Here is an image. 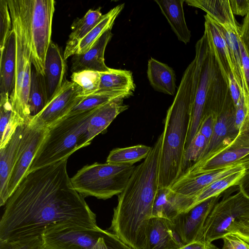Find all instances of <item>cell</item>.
<instances>
[{
  "label": "cell",
  "instance_id": "cell-1",
  "mask_svg": "<svg viewBox=\"0 0 249 249\" xmlns=\"http://www.w3.org/2000/svg\"><path fill=\"white\" fill-rule=\"evenodd\" d=\"M68 159L28 172L7 200L0 241L41 235L58 225L97 227L96 216L71 183Z\"/></svg>",
  "mask_w": 249,
  "mask_h": 249
},
{
  "label": "cell",
  "instance_id": "cell-2",
  "mask_svg": "<svg viewBox=\"0 0 249 249\" xmlns=\"http://www.w3.org/2000/svg\"><path fill=\"white\" fill-rule=\"evenodd\" d=\"M162 133L147 157L136 166L118 203L109 230L133 249H142L147 227L159 190V171Z\"/></svg>",
  "mask_w": 249,
  "mask_h": 249
},
{
  "label": "cell",
  "instance_id": "cell-3",
  "mask_svg": "<svg viewBox=\"0 0 249 249\" xmlns=\"http://www.w3.org/2000/svg\"><path fill=\"white\" fill-rule=\"evenodd\" d=\"M195 50L191 114L185 149L197 133L204 115L209 113L218 115L235 107L228 78L205 27L202 36L196 44Z\"/></svg>",
  "mask_w": 249,
  "mask_h": 249
},
{
  "label": "cell",
  "instance_id": "cell-4",
  "mask_svg": "<svg viewBox=\"0 0 249 249\" xmlns=\"http://www.w3.org/2000/svg\"><path fill=\"white\" fill-rule=\"evenodd\" d=\"M195 60L185 70L173 102L167 111L159 171V188H170L182 174L190 123Z\"/></svg>",
  "mask_w": 249,
  "mask_h": 249
},
{
  "label": "cell",
  "instance_id": "cell-5",
  "mask_svg": "<svg viewBox=\"0 0 249 249\" xmlns=\"http://www.w3.org/2000/svg\"><path fill=\"white\" fill-rule=\"evenodd\" d=\"M16 39V72L10 96L14 112L24 124L31 122L28 99L32 73V50L26 0H7Z\"/></svg>",
  "mask_w": 249,
  "mask_h": 249
},
{
  "label": "cell",
  "instance_id": "cell-6",
  "mask_svg": "<svg viewBox=\"0 0 249 249\" xmlns=\"http://www.w3.org/2000/svg\"><path fill=\"white\" fill-rule=\"evenodd\" d=\"M95 108L68 114L48 127L28 172L68 159L75 151L87 146L86 132Z\"/></svg>",
  "mask_w": 249,
  "mask_h": 249
},
{
  "label": "cell",
  "instance_id": "cell-7",
  "mask_svg": "<svg viewBox=\"0 0 249 249\" xmlns=\"http://www.w3.org/2000/svg\"><path fill=\"white\" fill-rule=\"evenodd\" d=\"M135 167L134 165L95 162L83 166L71 180L83 197L106 200L122 192Z\"/></svg>",
  "mask_w": 249,
  "mask_h": 249
},
{
  "label": "cell",
  "instance_id": "cell-8",
  "mask_svg": "<svg viewBox=\"0 0 249 249\" xmlns=\"http://www.w3.org/2000/svg\"><path fill=\"white\" fill-rule=\"evenodd\" d=\"M249 217V197L238 185V191L217 202L209 214L196 241L207 244L231 234Z\"/></svg>",
  "mask_w": 249,
  "mask_h": 249
},
{
  "label": "cell",
  "instance_id": "cell-9",
  "mask_svg": "<svg viewBox=\"0 0 249 249\" xmlns=\"http://www.w3.org/2000/svg\"><path fill=\"white\" fill-rule=\"evenodd\" d=\"M55 3L53 0H26L32 64L36 70L43 75L46 53L52 42Z\"/></svg>",
  "mask_w": 249,
  "mask_h": 249
},
{
  "label": "cell",
  "instance_id": "cell-10",
  "mask_svg": "<svg viewBox=\"0 0 249 249\" xmlns=\"http://www.w3.org/2000/svg\"><path fill=\"white\" fill-rule=\"evenodd\" d=\"M105 232L98 226L55 225L41 234L42 246L46 249H91Z\"/></svg>",
  "mask_w": 249,
  "mask_h": 249
},
{
  "label": "cell",
  "instance_id": "cell-11",
  "mask_svg": "<svg viewBox=\"0 0 249 249\" xmlns=\"http://www.w3.org/2000/svg\"><path fill=\"white\" fill-rule=\"evenodd\" d=\"M249 157V115L235 138L202 162L192 165L181 176L206 173L243 161Z\"/></svg>",
  "mask_w": 249,
  "mask_h": 249
},
{
  "label": "cell",
  "instance_id": "cell-12",
  "mask_svg": "<svg viewBox=\"0 0 249 249\" xmlns=\"http://www.w3.org/2000/svg\"><path fill=\"white\" fill-rule=\"evenodd\" d=\"M47 130L48 128L33 121L27 124L16 162L8 180L7 188L8 198L28 172L37 151L45 139Z\"/></svg>",
  "mask_w": 249,
  "mask_h": 249
},
{
  "label": "cell",
  "instance_id": "cell-13",
  "mask_svg": "<svg viewBox=\"0 0 249 249\" xmlns=\"http://www.w3.org/2000/svg\"><path fill=\"white\" fill-rule=\"evenodd\" d=\"M81 92L80 86L71 81L66 79L61 88L45 107L32 121L48 128L66 116L85 97L81 95Z\"/></svg>",
  "mask_w": 249,
  "mask_h": 249
},
{
  "label": "cell",
  "instance_id": "cell-14",
  "mask_svg": "<svg viewBox=\"0 0 249 249\" xmlns=\"http://www.w3.org/2000/svg\"><path fill=\"white\" fill-rule=\"evenodd\" d=\"M220 196L209 198L179 214L172 221L184 245L196 241Z\"/></svg>",
  "mask_w": 249,
  "mask_h": 249
},
{
  "label": "cell",
  "instance_id": "cell-15",
  "mask_svg": "<svg viewBox=\"0 0 249 249\" xmlns=\"http://www.w3.org/2000/svg\"><path fill=\"white\" fill-rule=\"evenodd\" d=\"M245 168L249 169V157L210 172L191 177L180 176L170 188L177 193L194 197L198 192L216 180Z\"/></svg>",
  "mask_w": 249,
  "mask_h": 249
},
{
  "label": "cell",
  "instance_id": "cell-16",
  "mask_svg": "<svg viewBox=\"0 0 249 249\" xmlns=\"http://www.w3.org/2000/svg\"><path fill=\"white\" fill-rule=\"evenodd\" d=\"M183 245L172 221L158 217L150 219L142 249H179Z\"/></svg>",
  "mask_w": 249,
  "mask_h": 249
},
{
  "label": "cell",
  "instance_id": "cell-17",
  "mask_svg": "<svg viewBox=\"0 0 249 249\" xmlns=\"http://www.w3.org/2000/svg\"><path fill=\"white\" fill-rule=\"evenodd\" d=\"M235 108L233 107L217 116L211 137L200 159L194 164L202 162L235 138L239 130L235 126Z\"/></svg>",
  "mask_w": 249,
  "mask_h": 249
},
{
  "label": "cell",
  "instance_id": "cell-18",
  "mask_svg": "<svg viewBox=\"0 0 249 249\" xmlns=\"http://www.w3.org/2000/svg\"><path fill=\"white\" fill-rule=\"evenodd\" d=\"M113 34L111 29L106 31L86 52L73 55L71 71L72 73L92 71L100 73L110 71L105 62V52Z\"/></svg>",
  "mask_w": 249,
  "mask_h": 249
},
{
  "label": "cell",
  "instance_id": "cell-19",
  "mask_svg": "<svg viewBox=\"0 0 249 249\" xmlns=\"http://www.w3.org/2000/svg\"><path fill=\"white\" fill-rule=\"evenodd\" d=\"M27 124L18 125L7 143L0 148V206L5 205L8 199L7 194L8 180L16 162Z\"/></svg>",
  "mask_w": 249,
  "mask_h": 249
},
{
  "label": "cell",
  "instance_id": "cell-20",
  "mask_svg": "<svg viewBox=\"0 0 249 249\" xmlns=\"http://www.w3.org/2000/svg\"><path fill=\"white\" fill-rule=\"evenodd\" d=\"M194 197L184 196L170 188H159L153 205L152 217L173 221L179 214L189 210Z\"/></svg>",
  "mask_w": 249,
  "mask_h": 249
},
{
  "label": "cell",
  "instance_id": "cell-21",
  "mask_svg": "<svg viewBox=\"0 0 249 249\" xmlns=\"http://www.w3.org/2000/svg\"><path fill=\"white\" fill-rule=\"evenodd\" d=\"M123 101L122 99L114 100L95 109L86 132L87 146L93 138L105 131L119 114L128 109V106L124 104Z\"/></svg>",
  "mask_w": 249,
  "mask_h": 249
},
{
  "label": "cell",
  "instance_id": "cell-22",
  "mask_svg": "<svg viewBox=\"0 0 249 249\" xmlns=\"http://www.w3.org/2000/svg\"><path fill=\"white\" fill-rule=\"evenodd\" d=\"M66 64L57 44L52 41L46 53L45 77L49 101L61 88L66 80Z\"/></svg>",
  "mask_w": 249,
  "mask_h": 249
},
{
  "label": "cell",
  "instance_id": "cell-23",
  "mask_svg": "<svg viewBox=\"0 0 249 249\" xmlns=\"http://www.w3.org/2000/svg\"><path fill=\"white\" fill-rule=\"evenodd\" d=\"M189 5L202 9L226 31H236L240 26L232 11L229 0H187Z\"/></svg>",
  "mask_w": 249,
  "mask_h": 249
},
{
  "label": "cell",
  "instance_id": "cell-24",
  "mask_svg": "<svg viewBox=\"0 0 249 249\" xmlns=\"http://www.w3.org/2000/svg\"><path fill=\"white\" fill-rule=\"evenodd\" d=\"M161 13L169 23L178 39L187 44L190 41L191 31L188 29L184 14V0H155Z\"/></svg>",
  "mask_w": 249,
  "mask_h": 249
},
{
  "label": "cell",
  "instance_id": "cell-25",
  "mask_svg": "<svg viewBox=\"0 0 249 249\" xmlns=\"http://www.w3.org/2000/svg\"><path fill=\"white\" fill-rule=\"evenodd\" d=\"M103 16L99 7L95 10H89L82 18L74 20L71 25L72 32L69 35L63 53L65 60L73 55L78 43L98 24Z\"/></svg>",
  "mask_w": 249,
  "mask_h": 249
},
{
  "label": "cell",
  "instance_id": "cell-26",
  "mask_svg": "<svg viewBox=\"0 0 249 249\" xmlns=\"http://www.w3.org/2000/svg\"><path fill=\"white\" fill-rule=\"evenodd\" d=\"M16 72V39L13 29L0 57V93L11 95L15 86Z\"/></svg>",
  "mask_w": 249,
  "mask_h": 249
},
{
  "label": "cell",
  "instance_id": "cell-27",
  "mask_svg": "<svg viewBox=\"0 0 249 249\" xmlns=\"http://www.w3.org/2000/svg\"><path fill=\"white\" fill-rule=\"evenodd\" d=\"M204 27L209 31L218 60L228 78L233 75L231 51L225 30L208 15L204 16Z\"/></svg>",
  "mask_w": 249,
  "mask_h": 249
},
{
  "label": "cell",
  "instance_id": "cell-28",
  "mask_svg": "<svg viewBox=\"0 0 249 249\" xmlns=\"http://www.w3.org/2000/svg\"><path fill=\"white\" fill-rule=\"evenodd\" d=\"M147 75L155 90L170 95L175 94V73L168 65L151 57L148 61Z\"/></svg>",
  "mask_w": 249,
  "mask_h": 249
},
{
  "label": "cell",
  "instance_id": "cell-29",
  "mask_svg": "<svg viewBox=\"0 0 249 249\" xmlns=\"http://www.w3.org/2000/svg\"><path fill=\"white\" fill-rule=\"evenodd\" d=\"M225 31L233 67V77L237 84L241 94L243 96L244 101L246 102L249 100V89L242 63L243 43L239 36L240 29L236 31L226 30Z\"/></svg>",
  "mask_w": 249,
  "mask_h": 249
},
{
  "label": "cell",
  "instance_id": "cell-30",
  "mask_svg": "<svg viewBox=\"0 0 249 249\" xmlns=\"http://www.w3.org/2000/svg\"><path fill=\"white\" fill-rule=\"evenodd\" d=\"M49 102L45 75L32 70L28 107L31 121L45 107Z\"/></svg>",
  "mask_w": 249,
  "mask_h": 249
},
{
  "label": "cell",
  "instance_id": "cell-31",
  "mask_svg": "<svg viewBox=\"0 0 249 249\" xmlns=\"http://www.w3.org/2000/svg\"><path fill=\"white\" fill-rule=\"evenodd\" d=\"M124 6V3L119 4L104 15L98 24L78 43L73 55L86 52L106 31L111 29L116 18Z\"/></svg>",
  "mask_w": 249,
  "mask_h": 249
},
{
  "label": "cell",
  "instance_id": "cell-32",
  "mask_svg": "<svg viewBox=\"0 0 249 249\" xmlns=\"http://www.w3.org/2000/svg\"><path fill=\"white\" fill-rule=\"evenodd\" d=\"M135 89V85L130 71L110 69L108 72L100 73L98 91H124L133 93Z\"/></svg>",
  "mask_w": 249,
  "mask_h": 249
},
{
  "label": "cell",
  "instance_id": "cell-33",
  "mask_svg": "<svg viewBox=\"0 0 249 249\" xmlns=\"http://www.w3.org/2000/svg\"><path fill=\"white\" fill-rule=\"evenodd\" d=\"M0 148L11 138L16 128L23 123L14 112L8 93H0Z\"/></svg>",
  "mask_w": 249,
  "mask_h": 249
},
{
  "label": "cell",
  "instance_id": "cell-34",
  "mask_svg": "<svg viewBox=\"0 0 249 249\" xmlns=\"http://www.w3.org/2000/svg\"><path fill=\"white\" fill-rule=\"evenodd\" d=\"M249 169L245 168L232 173L216 180L205 187L194 196V202L190 209L209 198L220 196L227 189L238 185Z\"/></svg>",
  "mask_w": 249,
  "mask_h": 249
},
{
  "label": "cell",
  "instance_id": "cell-35",
  "mask_svg": "<svg viewBox=\"0 0 249 249\" xmlns=\"http://www.w3.org/2000/svg\"><path fill=\"white\" fill-rule=\"evenodd\" d=\"M133 94L124 91H97L84 97L68 114L78 113L91 110L114 100L128 98Z\"/></svg>",
  "mask_w": 249,
  "mask_h": 249
},
{
  "label": "cell",
  "instance_id": "cell-36",
  "mask_svg": "<svg viewBox=\"0 0 249 249\" xmlns=\"http://www.w3.org/2000/svg\"><path fill=\"white\" fill-rule=\"evenodd\" d=\"M151 148L144 145H137L115 148L110 152L106 161L113 164L133 165L145 159L150 153Z\"/></svg>",
  "mask_w": 249,
  "mask_h": 249
},
{
  "label": "cell",
  "instance_id": "cell-37",
  "mask_svg": "<svg viewBox=\"0 0 249 249\" xmlns=\"http://www.w3.org/2000/svg\"><path fill=\"white\" fill-rule=\"evenodd\" d=\"M71 78V81L75 83L81 88L82 96H88L99 90L100 72L84 71L72 73Z\"/></svg>",
  "mask_w": 249,
  "mask_h": 249
},
{
  "label": "cell",
  "instance_id": "cell-38",
  "mask_svg": "<svg viewBox=\"0 0 249 249\" xmlns=\"http://www.w3.org/2000/svg\"><path fill=\"white\" fill-rule=\"evenodd\" d=\"M207 144V142L206 138L198 131L190 143L185 149L184 155L182 173L185 167H187V170L188 168H189L198 160L203 153Z\"/></svg>",
  "mask_w": 249,
  "mask_h": 249
},
{
  "label": "cell",
  "instance_id": "cell-39",
  "mask_svg": "<svg viewBox=\"0 0 249 249\" xmlns=\"http://www.w3.org/2000/svg\"><path fill=\"white\" fill-rule=\"evenodd\" d=\"M13 31L7 0H0V51H1Z\"/></svg>",
  "mask_w": 249,
  "mask_h": 249
},
{
  "label": "cell",
  "instance_id": "cell-40",
  "mask_svg": "<svg viewBox=\"0 0 249 249\" xmlns=\"http://www.w3.org/2000/svg\"><path fill=\"white\" fill-rule=\"evenodd\" d=\"M41 246V235L17 240L0 241V249H37Z\"/></svg>",
  "mask_w": 249,
  "mask_h": 249
},
{
  "label": "cell",
  "instance_id": "cell-41",
  "mask_svg": "<svg viewBox=\"0 0 249 249\" xmlns=\"http://www.w3.org/2000/svg\"><path fill=\"white\" fill-rule=\"evenodd\" d=\"M91 249H133L117 236L106 230L103 236L98 240Z\"/></svg>",
  "mask_w": 249,
  "mask_h": 249
},
{
  "label": "cell",
  "instance_id": "cell-42",
  "mask_svg": "<svg viewBox=\"0 0 249 249\" xmlns=\"http://www.w3.org/2000/svg\"><path fill=\"white\" fill-rule=\"evenodd\" d=\"M217 116L213 113H207L204 115L200 123L198 131L205 137L207 144L212 135Z\"/></svg>",
  "mask_w": 249,
  "mask_h": 249
},
{
  "label": "cell",
  "instance_id": "cell-43",
  "mask_svg": "<svg viewBox=\"0 0 249 249\" xmlns=\"http://www.w3.org/2000/svg\"><path fill=\"white\" fill-rule=\"evenodd\" d=\"M221 249H249V244L234 234H228L222 238Z\"/></svg>",
  "mask_w": 249,
  "mask_h": 249
},
{
  "label": "cell",
  "instance_id": "cell-44",
  "mask_svg": "<svg viewBox=\"0 0 249 249\" xmlns=\"http://www.w3.org/2000/svg\"><path fill=\"white\" fill-rule=\"evenodd\" d=\"M248 116V110L243 95L235 107V126L239 130Z\"/></svg>",
  "mask_w": 249,
  "mask_h": 249
},
{
  "label": "cell",
  "instance_id": "cell-45",
  "mask_svg": "<svg viewBox=\"0 0 249 249\" xmlns=\"http://www.w3.org/2000/svg\"><path fill=\"white\" fill-rule=\"evenodd\" d=\"M231 8L234 15L246 16L249 12V0H230Z\"/></svg>",
  "mask_w": 249,
  "mask_h": 249
},
{
  "label": "cell",
  "instance_id": "cell-46",
  "mask_svg": "<svg viewBox=\"0 0 249 249\" xmlns=\"http://www.w3.org/2000/svg\"><path fill=\"white\" fill-rule=\"evenodd\" d=\"M239 36L249 56V12L240 26Z\"/></svg>",
  "mask_w": 249,
  "mask_h": 249
},
{
  "label": "cell",
  "instance_id": "cell-47",
  "mask_svg": "<svg viewBox=\"0 0 249 249\" xmlns=\"http://www.w3.org/2000/svg\"><path fill=\"white\" fill-rule=\"evenodd\" d=\"M231 234L238 236L249 244V217L236 226Z\"/></svg>",
  "mask_w": 249,
  "mask_h": 249
},
{
  "label": "cell",
  "instance_id": "cell-48",
  "mask_svg": "<svg viewBox=\"0 0 249 249\" xmlns=\"http://www.w3.org/2000/svg\"><path fill=\"white\" fill-rule=\"evenodd\" d=\"M228 81L232 99L235 108L239 102L242 95L240 93L237 84L232 76H231L228 78Z\"/></svg>",
  "mask_w": 249,
  "mask_h": 249
},
{
  "label": "cell",
  "instance_id": "cell-49",
  "mask_svg": "<svg viewBox=\"0 0 249 249\" xmlns=\"http://www.w3.org/2000/svg\"><path fill=\"white\" fill-rule=\"evenodd\" d=\"M179 249H219L213 244H207L202 242L195 241L184 245Z\"/></svg>",
  "mask_w": 249,
  "mask_h": 249
},
{
  "label": "cell",
  "instance_id": "cell-50",
  "mask_svg": "<svg viewBox=\"0 0 249 249\" xmlns=\"http://www.w3.org/2000/svg\"><path fill=\"white\" fill-rule=\"evenodd\" d=\"M242 56L243 68L249 89V56L243 44L242 47Z\"/></svg>",
  "mask_w": 249,
  "mask_h": 249
},
{
  "label": "cell",
  "instance_id": "cell-51",
  "mask_svg": "<svg viewBox=\"0 0 249 249\" xmlns=\"http://www.w3.org/2000/svg\"><path fill=\"white\" fill-rule=\"evenodd\" d=\"M243 190L245 193L249 197V169L238 184Z\"/></svg>",
  "mask_w": 249,
  "mask_h": 249
},
{
  "label": "cell",
  "instance_id": "cell-52",
  "mask_svg": "<svg viewBox=\"0 0 249 249\" xmlns=\"http://www.w3.org/2000/svg\"><path fill=\"white\" fill-rule=\"evenodd\" d=\"M245 104H246L247 108L248 113L249 115V101H248L246 102H245Z\"/></svg>",
  "mask_w": 249,
  "mask_h": 249
},
{
  "label": "cell",
  "instance_id": "cell-53",
  "mask_svg": "<svg viewBox=\"0 0 249 249\" xmlns=\"http://www.w3.org/2000/svg\"><path fill=\"white\" fill-rule=\"evenodd\" d=\"M37 249H46L45 248H44L42 246H40V247H39Z\"/></svg>",
  "mask_w": 249,
  "mask_h": 249
}]
</instances>
